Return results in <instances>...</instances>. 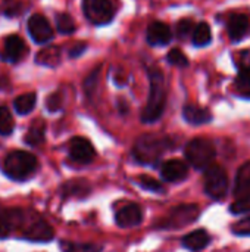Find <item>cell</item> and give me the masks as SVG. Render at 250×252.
Wrapping results in <instances>:
<instances>
[{"mask_svg":"<svg viewBox=\"0 0 250 252\" xmlns=\"http://www.w3.org/2000/svg\"><path fill=\"white\" fill-rule=\"evenodd\" d=\"M12 230H19L21 238L29 242H50L55 238L52 226L32 210H7Z\"/></svg>","mask_w":250,"mask_h":252,"instance_id":"obj_1","label":"cell"},{"mask_svg":"<svg viewBox=\"0 0 250 252\" xmlns=\"http://www.w3.org/2000/svg\"><path fill=\"white\" fill-rule=\"evenodd\" d=\"M147 75H149V83H150L149 99H147L146 106L141 111L140 120L144 124H152V123H156L164 115V111L167 106V83H165L164 72L156 66L149 68Z\"/></svg>","mask_w":250,"mask_h":252,"instance_id":"obj_2","label":"cell"},{"mask_svg":"<svg viewBox=\"0 0 250 252\" xmlns=\"http://www.w3.org/2000/svg\"><path fill=\"white\" fill-rule=\"evenodd\" d=\"M175 148L172 137L165 134H141L133 146V158L139 164L156 165L162 155Z\"/></svg>","mask_w":250,"mask_h":252,"instance_id":"obj_3","label":"cell"},{"mask_svg":"<svg viewBox=\"0 0 250 252\" xmlns=\"http://www.w3.org/2000/svg\"><path fill=\"white\" fill-rule=\"evenodd\" d=\"M38 168L37 158L25 151H13L3 161V173L13 182L28 180Z\"/></svg>","mask_w":250,"mask_h":252,"instance_id":"obj_4","label":"cell"},{"mask_svg":"<svg viewBox=\"0 0 250 252\" xmlns=\"http://www.w3.org/2000/svg\"><path fill=\"white\" fill-rule=\"evenodd\" d=\"M184 155L189 161V164L200 171H205L208 167H211L215 161L217 151L211 140L208 139H193L186 145Z\"/></svg>","mask_w":250,"mask_h":252,"instance_id":"obj_5","label":"cell"},{"mask_svg":"<svg viewBox=\"0 0 250 252\" xmlns=\"http://www.w3.org/2000/svg\"><path fill=\"white\" fill-rule=\"evenodd\" d=\"M205 193L214 201H222L230 190V182L225 170L220 165H211L205 170L203 176Z\"/></svg>","mask_w":250,"mask_h":252,"instance_id":"obj_6","label":"cell"},{"mask_svg":"<svg viewBox=\"0 0 250 252\" xmlns=\"http://www.w3.org/2000/svg\"><path fill=\"white\" fill-rule=\"evenodd\" d=\"M200 216V210L194 204H183L175 208H172L159 223H156V227L159 229H181L184 226H189L194 223Z\"/></svg>","mask_w":250,"mask_h":252,"instance_id":"obj_7","label":"cell"},{"mask_svg":"<svg viewBox=\"0 0 250 252\" xmlns=\"http://www.w3.org/2000/svg\"><path fill=\"white\" fill-rule=\"evenodd\" d=\"M83 13L93 25H108L113 21L116 6L113 0H83Z\"/></svg>","mask_w":250,"mask_h":252,"instance_id":"obj_8","label":"cell"},{"mask_svg":"<svg viewBox=\"0 0 250 252\" xmlns=\"http://www.w3.org/2000/svg\"><path fill=\"white\" fill-rule=\"evenodd\" d=\"M27 30L32 41L37 44H46L53 38V30L50 27V22L46 16L40 13H34L32 16H29L27 22Z\"/></svg>","mask_w":250,"mask_h":252,"instance_id":"obj_9","label":"cell"},{"mask_svg":"<svg viewBox=\"0 0 250 252\" xmlns=\"http://www.w3.org/2000/svg\"><path fill=\"white\" fill-rule=\"evenodd\" d=\"M225 27L231 41H242L250 32V16L248 13L233 12L228 15L225 21Z\"/></svg>","mask_w":250,"mask_h":252,"instance_id":"obj_10","label":"cell"},{"mask_svg":"<svg viewBox=\"0 0 250 252\" xmlns=\"http://www.w3.org/2000/svg\"><path fill=\"white\" fill-rule=\"evenodd\" d=\"M69 158L77 164H90L96 158V151L90 140L84 137H74L68 146Z\"/></svg>","mask_w":250,"mask_h":252,"instance_id":"obj_11","label":"cell"},{"mask_svg":"<svg viewBox=\"0 0 250 252\" xmlns=\"http://www.w3.org/2000/svg\"><path fill=\"white\" fill-rule=\"evenodd\" d=\"M27 53H28V47L22 40V37L16 34H10L4 38V46H3V52L0 53V59L6 62H18Z\"/></svg>","mask_w":250,"mask_h":252,"instance_id":"obj_12","label":"cell"},{"mask_svg":"<svg viewBox=\"0 0 250 252\" xmlns=\"http://www.w3.org/2000/svg\"><path fill=\"white\" fill-rule=\"evenodd\" d=\"M146 40L150 46H167L172 40V31L169 25L162 21H153L146 31Z\"/></svg>","mask_w":250,"mask_h":252,"instance_id":"obj_13","label":"cell"},{"mask_svg":"<svg viewBox=\"0 0 250 252\" xmlns=\"http://www.w3.org/2000/svg\"><path fill=\"white\" fill-rule=\"evenodd\" d=\"M141 220H143V213L137 204H127L122 208H119L115 214V221L122 229L136 227L141 223Z\"/></svg>","mask_w":250,"mask_h":252,"instance_id":"obj_14","label":"cell"},{"mask_svg":"<svg viewBox=\"0 0 250 252\" xmlns=\"http://www.w3.org/2000/svg\"><path fill=\"white\" fill-rule=\"evenodd\" d=\"M161 176L168 183H178V182H183L189 176V167L186 162L180 159H169L162 164Z\"/></svg>","mask_w":250,"mask_h":252,"instance_id":"obj_15","label":"cell"},{"mask_svg":"<svg viewBox=\"0 0 250 252\" xmlns=\"http://www.w3.org/2000/svg\"><path fill=\"white\" fill-rule=\"evenodd\" d=\"M183 118L192 126L208 124L214 120L212 112L209 109L197 106V105H192V103H189L183 108Z\"/></svg>","mask_w":250,"mask_h":252,"instance_id":"obj_16","label":"cell"},{"mask_svg":"<svg viewBox=\"0 0 250 252\" xmlns=\"http://www.w3.org/2000/svg\"><path fill=\"white\" fill-rule=\"evenodd\" d=\"M91 190V186L88 185L87 180H83V179H74V180H68L62 189H60V195L65 198V199H69V198H85L88 196Z\"/></svg>","mask_w":250,"mask_h":252,"instance_id":"obj_17","label":"cell"},{"mask_svg":"<svg viewBox=\"0 0 250 252\" xmlns=\"http://www.w3.org/2000/svg\"><path fill=\"white\" fill-rule=\"evenodd\" d=\"M183 247L186 250L192 252H199L202 250H205L209 244H211V235L203 230V229H199V230H194L189 235H186L181 241Z\"/></svg>","mask_w":250,"mask_h":252,"instance_id":"obj_18","label":"cell"},{"mask_svg":"<svg viewBox=\"0 0 250 252\" xmlns=\"http://www.w3.org/2000/svg\"><path fill=\"white\" fill-rule=\"evenodd\" d=\"M62 52L57 46H49L40 50V53L35 56V62L44 66H57L60 63Z\"/></svg>","mask_w":250,"mask_h":252,"instance_id":"obj_19","label":"cell"},{"mask_svg":"<svg viewBox=\"0 0 250 252\" xmlns=\"http://www.w3.org/2000/svg\"><path fill=\"white\" fill-rule=\"evenodd\" d=\"M44 133H46V126H44V123H43L41 120L34 121V123L29 126V128H28V131H27V134H25V137H24V142H25L28 146L35 148V146H38V145H41V143L44 142Z\"/></svg>","mask_w":250,"mask_h":252,"instance_id":"obj_20","label":"cell"},{"mask_svg":"<svg viewBox=\"0 0 250 252\" xmlns=\"http://www.w3.org/2000/svg\"><path fill=\"white\" fill-rule=\"evenodd\" d=\"M211 41H212V31H211L209 24L205 22V21L199 22V24L194 27V30H193L192 43H193L196 47H203V46H208Z\"/></svg>","mask_w":250,"mask_h":252,"instance_id":"obj_21","label":"cell"},{"mask_svg":"<svg viewBox=\"0 0 250 252\" xmlns=\"http://www.w3.org/2000/svg\"><path fill=\"white\" fill-rule=\"evenodd\" d=\"M35 103H37V94L34 92H29V93L18 96L13 100V108L19 115H27L34 109Z\"/></svg>","mask_w":250,"mask_h":252,"instance_id":"obj_22","label":"cell"},{"mask_svg":"<svg viewBox=\"0 0 250 252\" xmlns=\"http://www.w3.org/2000/svg\"><path fill=\"white\" fill-rule=\"evenodd\" d=\"M250 190V161L243 164L240 170L237 171L236 176V186H234V193L236 195H243L245 192Z\"/></svg>","mask_w":250,"mask_h":252,"instance_id":"obj_23","label":"cell"},{"mask_svg":"<svg viewBox=\"0 0 250 252\" xmlns=\"http://www.w3.org/2000/svg\"><path fill=\"white\" fill-rule=\"evenodd\" d=\"M62 252H100L102 247L96 244H84V242H72V241H60L59 244Z\"/></svg>","mask_w":250,"mask_h":252,"instance_id":"obj_24","label":"cell"},{"mask_svg":"<svg viewBox=\"0 0 250 252\" xmlns=\"http://www.w3.org/2000/svg\"><path fill=\"white\" fill-rule=\"evenodd\" d=\"M56 28L60 34L63 35H71L75 32L77 30V25H75V21L74 18L66 13V12H62V13H56Z\"/></svg>","mask_w":250,"mask_h":252,"instance_id":"obj_25","label":"cell"},{"mask_svg":"<svg viewBox=\"0 0 250 252\" xmlns=\"http://www.w3.org/2000/svg\"><path fill=\"white\" fill-rule=\"evenodd\" d=\"M237 93L243 97H250V72L246 69H239V74L234 81Z\"/></svg>","mask_w":250,"mask_h":252,"instance_id":"obj_26","label":"cell"},{"mask_svg":"<svg viewBox=\"0 0 250 252\" xmlns=\"http://www.w3.org/2000/svg\"><path fill=\"white\" fill-rule=\"evenodd\" d=\"M15 128V121L6 106H0V134L9 136Z\"/></svg>","mask_w":250,"mask_h":252,"instance_id":"obj_27","label":"cell"},{"mask_svg":"<svg viewBox=\"0 0 250 252\" xmlns=\"http://www.w3.org/2000/svg\"><path fill=\"white\" fill-rule=\"evenodd\" d=\"M194 27L196 25H194V21L192 18H183L175 25V35L180 40H186V38H189L193 34Z\"/></svg>","mask_w":250,"mask_h":252,"instance_id":"obj_28","label":"cell"},{"mask_svg":"<svg viewBox=\"0 0 250 252\" xmlns=\"http://www.w3.org/2000/svg\"><path fill=\"white\" fill-rule=\"evenodd\" d=\"M230 211L234 216H242V214L250 213V190L240 195L239 199L233 202V205L230 207Z\"/></svg>","mask_w":250,"mask_h":252,"instance_id":"obj_29","label":"cell"},{"mask_svg":"<svg viewBox=\"0 0 250 252\" xmlns=\"http://www.w3.org/2000/svg\"><path fill=\"white\" fill-rule=\"evenodd\" d=\"M139 185L144 189V190H149V192H153V193H164L165 192V188L161 182H158L156 179L153 177H149V176H141L139 177Z\"/></svg>","mask_w":250,"mask_h":252,"instance_id":"obj_30","label":"cell"},{"mask_svg":"<svg viewBox=\"0 0 250 252\" xmlns=\"http://www.w3.org/2000/svg\"><path fill=\"white\" fill-rule=\"evenodd\" d=\"M99 75H100V66L94 68V69L88 74V77L84 80V83H83L84 92H85V94H87L88 97H91V96L94 94V92H96L97 81H99Z\"/></svg>","mask_w":250,"mask_h":252,"instance_id":"obj_31","label":"cell"},{"mask_svg":"<svg viewBox=\"0 0 250 252\" xmlns=\"http://www.w3.org/2000/svg\"><path fill=\"white\" fill-rule=\"evenodd\" d=\"M167 61L168 63L174 65V66H178V68H186L189 66V59L187 56L180 50V49H172L168 52L167 55Z\"/></svg>","mask_w":250,"mask_h":252,"instance_id":"obj_32","label":"cell"},{"mask_svg":"<svg viewBox=\"0 0 250 252\" xmlns=\"http://www.w3.org/2000/svg\"><path fill=\"white\" fill-rule=\"evenodd\" d=\"M63 106V93L60 90L52 93L50 96H47L46 99V108L49 112H57L60 111V108Z\"/></svg>","mask_w":250,"mask_h":252,"instance_id":"obj_33","label":"cell"},{"mask_svg":"<svg viewBox=\"0 0 250 252\" xmlns=\"http://www.w3.org/2000/svg\"><path fill=\"white\" fill-rule=\"evenodd\" d=\"M1 12H3V15H6L9 18L18 16L22 12V4L18 0H4L3 7H1Z\"/></svg>","mask_w":250,"mask_h":252,"instance_id":"obj_34","label":"cell"},{"mask_svg":"<svg viewBox=\"0 0 250 252\" xmlns=\"http://www.w3.org/2000/svg\"><path fill=\"white\" fill-rule=\"evenodd\" d=\"M231 232L236 236H250V217H245L231 226Z\"/></svg>","mask_w":250,"mask_h":252,"instance_id":"obj_35","label":"cell"},{"mask_svg":"<svg viewBox=\"0 0 250 252\" xmlns=\"http://www.w3.org/2000/svg\"><path fill=\"white\" fill-rule=\"evenodd\" d=\"M12 229H10V221L7 217V210L6 208H0V239H4L10 235Z\"/></svg>","mask_w":250,"mask_h":252,"instance_id":"obj_36","label":"cell"},{"mask_svg":"<svg viewBox=\"0 0 250 252\" xmlns=\"http://www.w3.org/2000/svg\"><path fill=\"white\" fill-rule=\"evenodd\" d=\"M237 68L239 69H246L250 72V49H246L239 53L237 58Z\"/></svg>","mask_w":250,"mask_h":252,"instance_id":"obj_37","label":"cell"},{"mask_svg":"<svg viewBox=\"0 0 250 252\" xmlns=\"http://www.w3.org/2000/svg\"><path fill=\"white\" fill-rule=\"evenodd\" d=\"M85 49H87V43H84V41H78V43H75L71 49H69V58H80L84 52H85Z\"/></svg>","mask_w":250,"mask_h":252,"instance_id":"obj_38","label":"cell"},{"mask_svg":"<svg viewBox=\"0 0 250 252\" xmlns=\"http://www.w3.org/2000/svg\"><path fill=\"white\" fill-rule=\"evenodd\" d=\"M118 109H119V112H121L122 115H125V114L128 112L127 102H125V100H119V102H118Z\"/></svg>","mask_w":250,"mask_h":252,"instance_id":"obj_39","label":"cell"}]
</instances>
